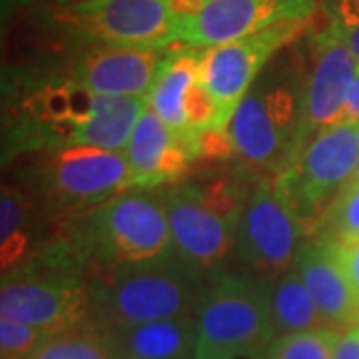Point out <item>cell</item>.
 Returning a JSON list of instances; mask_svg holds the SVG:
<instances>
[{"label": "cell", "mask_w": 359, "mask_h": 359, "mask_svg": "<svg viewBox=\"0 0 359 359\" xmlns=\"http://www.w3.org/2000/svg\"><path fill=\"white\" fill-rule=\"evenodd\" d=\"M231 156L248 170L276 176L306 144V58L276 56L228 126Z\"/></svg>", "instance_id": "1"}, {"label": "cell", "mask_w": 359, "mask_h": 359, "mask_svg": "<svg viewBox=\"0 0 359 359\" xmlns=\"http://www.w3.org/2000/svg\"><path fill=\"white\" fill-rule=\"evenodd\" d=\"M65 242L84 268L94 264L102 273L166 257L174 248L162 188L124 190L74 216Z\"/></svg>", "instance_id": "2"}, {"label": "cell", "mask_w": 359, "mask_h": 359, "mask_svg": "<svg viewBox=\"0 0 359 359\" xmlns=\"http://www.w3.org/2000/svg\"><path fill=\"white\" fill-rule=\"evenodd\" d=\"M210 276L172 252L156 262L112 269L90 283L92 323L100 330L194 318Z\"/></svg>", "instance_id": "3"}, {"label": "cell", "mask_w": 359, "mask_h": 359, "mask_svg": "<svg viewBox=\"0 0 359 359\" xmlns=\"http://www.w3.org/2000/svg\"><path fill=\"white\" fill-rule=\"evenodd\" d=\"M26 138L34 146L62 150L74 146L124 152L146 110V98L98 96L70 82L48 84L22 104Z\"/></svg>", "instance_id": "4"}, {"label": "cell", "mask_w": 359, "mask_h": 359, "mask_svg": "<svg viewBox=\"0 0 359 359\" xmlns=\"http://www.w3.org/2000/svg\"><path fill=\"white\" fill-rule=\"evenodd\" d=\"M82 268L84 264L62 240L2 273L0 318L22 321L50 335L92 323L90 282Z\"/></svg>", "instance_id": "5"}, {"label": "cell", "mask_w": 359, "mask_h": 359, "mask_svg": "<svg viewBox=\"0 0 359 359\" xmlns=\"http://www.w3.org/2000/svg\"><path fill=\"white\" fill-rule=\"evenodd\" d=\"M245 194L228 178L162 188L174 252L205 276L216 273L236 250Z\"/></svg>", "instance_id": "6"}, {"label": "cell", "mask_w": 359, "mask_h": 359, "mask_svg": "<svg viewBox=\"0 0 359 359\" xmlns=\"http://www.w3.org/2000/svg\"><path fill=\"white\" fill-rule=\"evenodd\" d=\"M359 166V122L339 120L318 130L276 174V186L308 228L309 238L337 194Z\"/></svg>", "instance_id": "7"}, {"label": "cell", "mask_w": 359, "mask_h": 359, "mask_svg": "<svg viewBox=\"0 0 359 359\" xmlns=\"http://www.w3.org/2000/svg\"><path fill=\"white\" fill-rule=\"evenodd\" d=\"M198 341L231 353H268L276 339L269 280L216 271L196 309Z\"/></svg>", "instance_id": "8"}, {"label": "cell", "mask_w": 359, "mask_h": 359, "mask_svg": "<svg viewBox=\"0 0 359 359\" xmlns=\"http://www.w3.org/2000/svg\"><path fill=\"white\" fill-rule=\"evenodd\" d=\"M309 238L308 228L269 174H262L248 190L238 224L233 254L244 273L262 280H276L294 268L302 244Z\"/></svg>", "instance_id": "9"}, {"label": "cell", "mask_w": 359, "mask_h": 359, "mask_svg": "<svg viewBox=\"0 0 359 359\" xmlns=\"http://www.w3.org/2000/svg\"><path fill=\"white\" fill-rule=\"evenodd\" d=\"M58 20L92 44L126 48H170L176 44L174 0H76Z\"/></svg>", "instance_id": "10"}, {"label": "cell", "mask_w": 359, "mask_h": 359, "mask_svg": "<svg viewBox=\"0 0 359 359\" xmlns=\"http://www.w3.org/2000/svg\"><path fill=\"white\" fill-rule=\"evenodd\" d=\"M176 44L212 48L283 22H308L318 0H174Z\"/></svg>", "instance_id": "11"}, {"label": "cell", "mask_w": 359, "mask_h": 359, "mask_svg": "<svg viewBox=\"0 0 359 359\" xmlns=\"http://www.w3.org/2000/svg\"><path fill=\"white\" fill-rule=\"evenodd\" d=\"M40 178V196L46 205L72 218L128 190L130 184L124 152L86 146L52 150Z\"/></svg>", "instance_id": "12"}, {"label": "cell", "mask_w": 359, "mask_h": 359, "mask_svg": "<svg viewBox=\"0 0 359 359\" xmlns=\"http://www.w3.org/2000/svg\"><path fill=\"white\" fill-rule=\"evenodd\" d=\"M308 22H283L228 44L202 50L200 80L218 106L226 130L248 90L254 86L259 74L280 52L292 46L304 34Z\"/></svg>", "instance_id": "13"}, {"label": "cell", "mask_w": 359, "mask_h": 359, "mask_svg": "<svg viewBox=\"0 0 359 359\" xmlns=\"http://www.w3.org/2000/svg\"><path fill=\"white\" fill-rule=\"evenodd\" d=\"M200 62L202 48L170 46L146 96V106L188 144L192 134L210 128L218 118V108L200 80Z\"/></svg>", "instance_id": "14"}, {"label": "cell", "mask_w": 359, "mask_h": 359, "mask_svg": "<svg viewBox=\"0 0 359 359\" xmlns=\"http://www.w3.org/2000/svg\"><path fill=\"white\" fill-rule=\"evenodd\" d=\"M359 65L341 36L327 25L313 32L306 52V140L344 120Z\"/></svg>", "instance_id": "15"}, {"label": "cell", "mask_w": 359, "mask_h": 359, "mask_svg": "<svg viewBox=\"0 0 359 359\" xmlns=\"http://www.w3.org/2000/svg\"><path fill=\"white\" fill-rule=\"evenodd\" d=\"M166 50L92 44L78 54L66 82L98 96L146 98Z\"/></svg>", "instance_id": "16"}, {"label": "cell", "mask_w": 359, "mask_h": 359, "mask_svg": "<svg viewBox=\"0 0 359 359\" xmlns=\"http://www.w3.org/2000/svg\"><path fill=\"white\" fill-rule=\"evenodd\" d=\"M128 190H160L182 182L198 160L192 146L180 138L146 106L124 148Z\"/></svg>", "instance_id": "17"}, {"label": "cell", "mask_w": 359, "mask_h": 359, "mask_svg": "<svg viewBox=\"0 0 359 359\" xmlns=\"http://www.w3.org/2000/svg\"><path fill=\"white\" fill-rule=\"evenodd\" d=\"M294 268L308 285L325 327L346 332L359 325V299L332 242L308 238L297 252Z\"/></svg>", "instance_id": "18"}, {"label": "cell", "mask_w": 359, "mask_h": 359, "mask_svg": "<svg viewBox=\"0 0 359 359\" xmlns=\"http://www.w3.org/2000/svg\"><path fill=\"white\" fill-rule=\"evenodd\" d=\"M116 359H194L196 318H176L102 330Z\"/></svg>", "instance_id": "19"}, {"label": "cell", "mask_w": 359, "mask_h": 359, "mask_svg": "<svg viewBox=\"0 0 359 359\" xmlns=\"http://www.w3.org/2000/svg\"><path fill=\"white\" fill-rule=\"evenodd\" d=\"M39 200L18 186H4L0 194V262L2 273L20 268L30 259L34 224L39 218Z\"/></svg>", "instance_id": "20"}, {"label": "cell", "mask_w": 359, "mask_h": 359, "mask_svg": "<svg viewBox=\"0 0 359 359\" xmlns=\"http://www.w3.org/2000/svg\"><path fill=\"white\" fill-rule=\"evenodd\" d=\"M269 306L276 337L325 327L308 285L295 268L269 280Z\"/></svg>", "instance_id": "21"}, {"label": "cell", "mask_w": 359, "mask_h": 359, "mask_svg": "<svg viewBox=\"0 0 359 359\" xmlns=\"http://www.w3.org/2000/svg\"><path fill=\"white\" fill-rule=\"evenodd\" d=\"M30 359H116V355L102 330L84 323L48 335Z\"/></svg>", "instance_id": "22"}, {"label": "cell", "mask_w": 359, "mask_h": 359, "mask_svg": "<svg viewBox=\"0 0 359 359\" xmlns=\"http://www.w3.org/2000/svg\"><path fill=\"white\" fill-rule=\"evenodd\" d=\"M313 238L334 244L359 242V184L349 182L327 205L318 222Z\"/></svg>", "instance_id": "23"}, {"label": "cell", "mask_w": 359, "mask_h": 359, "mask_svg": "<svg viewBox=\"0 0 359 359\" xmlns=\"http://www.w3.org/2000/svg\"><path fill=\"white\" fill-rule=\"evenodd\" d=\"M339 334L341 332L323 327L276 337L268 349V359H334Z\"/></svg>", "instance_id": "24"}, {"label": "cell", "mask_w": 359, "mask_h": 359, "mask_svg": "<svg viewBox=\"0 0 359 359\" xmlns=\"http://www.w3.org/2000/svg\"><path fill=\"white\" fill-rule=\"evenodd\" d=\"M48 335L22 321L0 318V359H30Z\"/></svg>", "instance_id": "25"}, {"label": "cell", "mask_w": 359, "mask_h": 359, "mask_svg": "<svg viewBox=\"0 0 359 359\" xmlns=\"http://www.w3.org/2000/svg\"><path fill=\"white\" fill-rule=\"evenodd\" d=\"M327 22L334 26L359 65V0H337Z\"/></svg>", "instance_id": "26"}, {"label": "cell", "mask_w": 359, "mask_h": 359, "mask_svg": "<svg viewBox=\"0 0 359 359\" xmlns=\"http://www.w3.org/2000/svg\"><path fill=\"white\" fill-rule=\"evenodd\" d=\"M334 248L335 256L339 259L347 280H349L359 299V242H355V244H334Z\"/></svg>", "instance_id": "27"}, {"label": "cell", "mask_w": 359, "mask_h": 359, "mask_svg": "<svg viewBox=\"0 0 359 359\" xmlns=\"http://www.w3.org/2000/svg\"><path fill=\"white\" fill-rule=\"evenodd\" d=\"M334 359H359V325L339 334Z\"/></svg>", "instance_id": "28"}, {"label": "cell", "mask_w": 359, "mask_h": 359, "mask_svg": "<svg viewBox=\"0 0 359 359\" xmlns=\"http://www.w3.org/2000/svg\"><path fill=\"white\" fill-rule=\"evenodd\" d=\"M245 353H231V351H222V349H214L198 341L196 346V353L194 359H244Z\"/></svg>", "instance_id": "29"}, {"label": "cell", "mask_w": 359, "mask_h": 359, "mask_svg": "<svg viewBox=\"0 0 359 359\" xmlns=\"http://www.w3.org/2000/svg\"><path fill=\"white\" fill-rule=\"evenodd\" d=\"M344 120L359 122V70H358V74H355L353 88H351V92H349V98H347L346 110H344Z\"/></svg>", "instance_id": "30"}, {"label": "cell", "mask_w": 359, "mask_h": 359, "mask_svg": "<svg viewBox=\"0 0 359 359\" xmlns=\"http://www.w3.org/2000/svg\"><path fill=\"white\" fill-rule=\"evenodd\" d=\"M32 2H39V0H4V4H11V6H26Z\"/></svg>", "instance_id": "31"}, {"label": "cell", "mask_w": 359, "mask_h": 359, "mask_svg": "<svg viewBox=\"0 0 359 359\" xmlns=\"http://www.w3.org/2000/svg\"><path fill=\"white\" fill-rule=\"evenodd\" d=\"M351 182H358V184H359V166H358V170H355V174H353V178H351Z\"/></svg>", "instance_id": "32"}]
</instances>
